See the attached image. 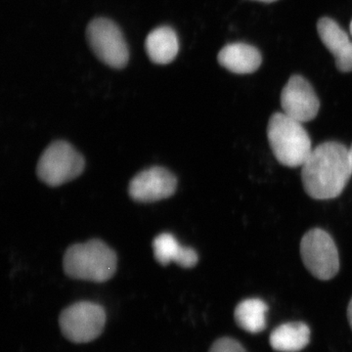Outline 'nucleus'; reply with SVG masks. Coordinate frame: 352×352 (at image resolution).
Wrapping results in <instances>:
<instances>
[{
	"instance_id": "nucleus-1",
	"label": "nucleus",
	"mask_w": 352,
	"mask_h": 352,
	"mask_svg": "<svg viewBox=\"0 0 352 352\" xmlns=\"http://www.w3.org/2000/svg\"><path fill=\"white\" fill-rule=\"evenodd\" d=\"M302 168L303 188L315 200L337 198L352 175L349 149L336 141L315 147Z\"/></svg>"
},
{
	"instance_id": "nucleus-2",
	"label": "nucleus",
	"mask_w": 352,
	"mask_h": 352,
	"mask_svg": "<svg viewBox=\"0 0 352 352\" xmlns=\"http://www.w3.org/2000/svg\"><path fill=\"white\" fill-rule=\"evenodd\" d=\"M117 254L101 240L71 245L65 252V272L73 279L108 281L117 270Z\"/></svg>"
},
{
	"instance_id": "nucleus-3",
	"label": "nucleus",
	"mask_w": 352,
	"mask_h": 352,
	"mask_svg": "<svg viewBox=\"0 0 352 352\" xmlns=\"http://www.w3.org/2000/svg\"><path fill=\"white\" fill-rule=\"evenodd\" d=\"M267 138L277 161L289 168L302 166L314 150L311 139L302 122L283 112L271 116Z\"/></svg>"
},
{
	"instance_id": "nucleus-4",
	"label": "nucleus",
	"mask_w": 352,
	"mask_h": 352,
	"mask_svg": "<svg viewBox=\"0 0 352 352\" xmlns=\"http://www.w3.org/2000/svg\"><path fill=\"white\" fill-rule=\"evenodd\" d=\"M85 166L82 155L73 146L66 141H55L39 157L36 173L41 182L56 187L82 175Z\"/></svg>"
},
{
	"instance_id": "nucleus-5",
	"label": "nucleus",
	"mask_w": 352,
	"mask_h": 352,
	"mask_svg": "<svg viewBox=\"0 0 352 352\" xmlns=\"http://www.w3.org/2000/svg\"><path fill=\"white\" fill-rule=\"evenodd\" d=\"M300 256L305 268L315 278L327 281L340 270L339 252L332 236L320 228H314L303 236Z\"/></svg>"
},
{
	"instance_id": "nucleus-6",
	"label": "nucleus",
	"mask_w": 352,
	"mask_h": 352,
	"mask_svg": "<svg viewBox=\"0 0 352 352\" xmlns=\"http://www.w3.org/2000/svg\"><path fill=\"white\" fill-rule=\"evenodd\" d=\"M87 41L97 58L113 69H122L129 60V51L122 31L106 18L92 20L87 30Z\"/></svg>"
},
{
	"instance_id": "nucleus-7",
	"label": "nucleus",
	"mask_w": 352,
	"mask_h": 352,
	"mask_svg": "<svg viewBox=\"0 0 352 352\" xmlns=\"http://www.w3.org/2000/svg\"><path fill=\"white\" fill-rule=\"evenodd\" d=\"M105 310L97 303L76 302L62 311L60 329L66 339L76 344L92 342L103 332Z\"/></svg>"
},
{
	"instance_id": "nucleus-8",
	"label": "nucleus",
	"mask_w": 352,
	"mask_h": 352,
	"mask_svg": "<svg viewBox=\"0 0 352 352\" xmlns=\"http://www.w3.org/2000/svg\"><path fill=\"white\" fill-rule=\"evenodd\" d=\"M283 113L305 124L314 120L320 109V101L311 85L302 76H291L281 94Z\"/></svg>"
},
{
	"instance_id": "nucleus-9",
	"label": "nucleus",
	"mask_w": 352,
	"mask_h": 352,
	"mask_svg": "<svg viewBox=\"0 0 352 352\" xmlns=\"http://www.w3.org/2000/svg\"><path fill=\"white\" fill-rule=\"evenodd\" d=\"M176 187L177 179L173 173L161 166H153L132 178L129 193L134 201L152 203L170 198Z\"/></svg>"
},
{
	"instance_id": "nucleus-10",
	"label": "nucleus",
	"mask_w": 352,
	"mask_h": 352,
	"mask_svg": "<svg viewBox=\"0 0 352 352\" xmlns=\"http://www.w3.org/2000/svg\"><path fill=\"white\" fill-rule=\"evenodd\" d=\"M322 43L335 57L336 66L342 73L352 71V43L346 32L335 21L322 18L317 24Z\"/></svg>"
},
{
	"instance_id": "nucleus-11",
	"label": "nucleus",
	"mask_w": 352,
	"mask_h": 352,
	"mask_svg": "<svg viewBox=\"0 0 352 352\" xmlns=\"http://www.w3.org/2000/svg\"><path fill=\"white\" fill-rule=\"evenodd\" d=\"M217 59L223 68L238 75L254 73L263 62L256 47L242 43L227 44L220 50Z\"/></svg>"
},
{
	"instance_id": "nucleus-12",
	"label": "nucleus",
	"mask_w": 352,
	"mask_h": 352,
	"mask_svg": "<svg viewBox=\"0 0 352 352\" xmlns=\"http://www.w3.org/2000/svg\"><path fill=\"white\" fill-rule=\"evenodd\" d=\"M153 251L156 261L162 265L173 261L184 268L194 267L199 256L195 250L183 247L170 233H162L153 241Z\"/></svg>"
},
{
	"instance_id": "nucleus-13",
	"label": "nucleus",
	"mask_w": 352,
	"mask_h": 352,
	"mask_svg": "<svg viewBox=\"0 0 352 352\" xmlns=\"http://www.w3.org/2000/svg\"><path fill=\"white\" fill-rule=\"evenodd\" d=\"M145 50L153 63L170 64L179 51L177 34L175 30L166 25L157 28L146 38Z\"/></svg>"
},
{
	"instance_id": "nucleus-14",
	"label": "nucleus",
	"mask_w": 352,
	"mask_h": 352,
	"mask_svg": "<svg viewBox=\"0 0 352 352\" xmlns=\"http://www.w3.org/2000/svg\"><path fill=\"white\" fill-rule=\"evenodd\" d=\"M310 329L302 322H289L272 331L270 346L279 352H298L309 344Z\"/></svg>"
},
{
	"instance_id": "nucleus-15",
	"label": "nucleus",
	"mask_w": 352,
	"mask_h": 352,
	"mask_svg": "<svg viewBox=\"0 0 352 352\" xmlns=\"http://www.w3.org/2000/svg\"><path fill=\"white\" fill-rule=\"evenodd\" d=\"M267 311V305L261 298H248L236 307L234 318L245 332L258 333L266 327Z\"/></svg>"
},
{
	"instance_id": "nucleus-16",
	"label": "nucleus",
	"mask_w": 352,
	"mask_h": 352,
	"mask_svg": "<svg viewBox=\"0 0 352 352\" xmlns=\"http://www.w3.org/2000/svg\"><path fill=\"white\" fill-rule=\"evenodd\" d=\"M208 352H247L238 340L231 338H221L215 340Z\"/></svg>"
},
{
	"instance_id": "nucleus-17",
	"label": "nucleus",
	"mask_w": 352,
	"mask_h": 352,
	"mask_svg": "<svg viewBox=\"0 0 352 352\" xmlns=\"http://www.w3.org/2000/svg\"><path fill=\"white\" fill-rule=\"evenodd\" d=\"M347 319H349V325L352 329V298L349 303V307H347Z\"/></svg>"
},
{
	"instance_id": "nucleus-18",
	"label": "nucleus",
	"mask_w": 352,
	"mask_h": 352,
	"mask_svg": "<svg viewBox=\"0 0 352 352\" xmlns=\"http://www.w3.org/2000/svg\"><path fill=\"white\" fill-rule=\"evenodd\" d=\"M254 1L264 2V3H271V2L277 1V0H254Z\"/></svg>"
},
{
	"instance_id": "nucleus-19",
	"label": "nucleus",
	"mask_w": 352,
	"mask_h": 352,
	"mask_svg": "<svg viewBox=\"0 0 352 352\" xmlns=\"http://www.w3.org/2000/svg\"><path fill=\"white\" fill-rule=\"evenodd\" d=\"M349 159H351V168H352V145L351 147L349 149Z\"/></svg>"
},
{
	"instance_id": "nucleus-20",
	"label": "nucleus",
	"mask_w": 352,
	"mask_h": 352,
	"mask_svg": "<svg viewBox=\"0 0 352 352\" xmlns=\"http://www.w3.org/2000/svg\"><path fill=\"white\" fill-rule=\"evenodd\" d=\"M351 36H352V21H351Z\"/></svg>"
}]
</instances>
